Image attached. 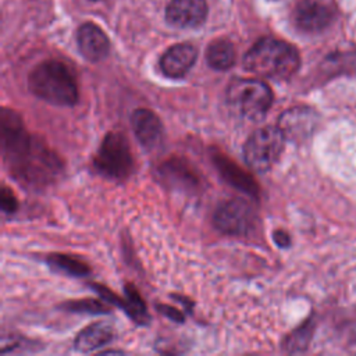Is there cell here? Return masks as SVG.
Returning a JSON list of instances; mask_svg holds the SVG:
<instances>
[{"label": "cell", "instance_id": "1", "mask_svg": "<svg viewBox=\"0 0 356 356\" xmlns=\"http://www.w3.org/2000/svg\"><path fill=\"white\" fill-rule=\"evenodd\" d=\"M0 131L1 156L14 179L31 188H42L58 177L63 170L61 161L26 131L14 110H1Z\"/></svg>", "mask_w": 356, "mask_h": 356}, {"label": "cell", "instance_id": "2", "mask_svg": "<svg viewBox=\"0 0 356 356\" xmlns=\"http://www.w3.org/2000/svg\"><path fill=\"white\" fill-rule=\"evenodd\" d=\"M300 65V57L291 43L263 38L257 40L245 54L243 67L249 72L271 79H288Z\"/></svg>", "mask_w": 356, "mask_h": 356}, {"label": "cell", "instance_id": "3", "mask_svg": "<svg viewBox=\"0 0 356 356\" xmlns=\"http://www.w3.org/2000/svg\"><path fill=\"white\" fill-rule=\"evenodd\" d=\"M28 86L36 97L54 106H74L79 97L74 74L57 60L38 64L29 74Z\"/></svg>", "mask_w": 356, "mask_h": 356}, {"label": "cell", "instance_id": "4", "mask_svg": "<svg viewBox=\"0 0 356 356\" xmlns=\"http://www.w3.org/2000/svg\"><path fill=\"white\" fill-rule=\"evenodd\" d=\"M227 102L239 115L260 120L273 104L270 86L256 78H236L227 88Z\"/></svg>", "mask_w": 356, "mask_h": 356}, {"label": "cell", "instance_id": "5", "mask_svg": "<svg viewBox=\"0 0 356 356\" xmlns=\"http://www.w3.org/2000/svg\"><path fill=\"white\" fill-rule=\"evenodd\" d=\"M95 168L106 178L125 181L134 172V154L127 136L121 132H108L102 140L93 159Z\"/></svg>", "mask_w": 356, "mask_h": 356}, {"label": "cell", "instance_id": "6", "mask_svg": "<svg viewBox=\"0 0 356 356\" xmlns=\"http://www.w3.org/2000/svg\"><path fill=\"white\" fill-rule=\"evenodd\" d=\"M285 140L286 138L278 125H266L256 129L243 145L246 164L257 172L268 171L278 161Z\"/></svg>", "mask_w": 356, "mask_h": 356}, {"label": "cell", "instance_id": "7", "mask_svg": "<svg viewBox=\"0 0 356 356\" xmlns=\"http://www.w3.org/2000/svg\"><path fill=\"white\" fill-rule=\"evenodd\" d=\"M256 213L245 199H229L221 203L213 216L214 227L227 235H246L254 228Z\"/></svg>", "mask_w": 356, "mask_h": 356}, {"label": "cell", "instance_id": "8", "mask_svg": "<svg viewBox=\"0 0 356 356\" xmlns=\"http://www.w3.org/2000/svg\"><path fill=\"white\" fill-rule=\"evenodd\" d=\"M293 22L295 25L307 33L321 32L328 28L334 18V8L320 0H300L293 10Z\"/></svg>", "mask_w": 356, "mask_h": 356}, {"label": "cell", "instance_id": "9", "mask_svg": "<svg viewBox=\"0 0 356 356\" xmlns=\"http://www.w3.org/2000/svg\"><path fill=\"white\" fill-rule=\"evenodd\" d=\"M159 178L167 188L178 191H196L200 186V177L191 164L179 157L165 160L159 167Z\"/></svg>", "mask_w": 356, "mask_h": 356}, {"label": "cell", "instance_id": "10", "mask_svg": "<svg viewBox=\"0 0 356 356\" xmlns=\"http://www.w3.org/2000/svg\"><path fill=\"white\" fill-rule=\"evenodd\" d=\"M286 139H306L317 125V114L309 107H292L281 114L278 124Z\"/></svg>", "mask_w": 356, "mask_h": 356}, {"label": "cell", "instance_id": "11", "mask_svg": "<svg viewBox=\"0 0 356 356\" xmlns=\"http://www.w3.org/2000/svg\"><path fill=\"white\" fill-rule=\"evenodd\" d=\"M207 4L204 0H172L165 8L167 22L177 28H195L204 22Z\"/></svg>", "mask_w": 356, "mask_h": 356}, {"label": "cell", "instance_id": "12", "mask_svg": "<svg viewBox=\"0 0 356 356\" xmlns=\"http://www.w3.org/2000/svg\"><path fill=\"white\" fill-rule=\"evenodd\" d=\"M213 163L216 165V170L227 184L236 188L238 191H242L243 193L253 199L259 196L257 182L249 172L241 168L235 161H232L222 153H216L213 154Z\"/></svg>", "mask_w": 356, "mask_h": 356}, {"label": "cell", "instance_id": "13", "mask_svg": "<svg viewBox=\"0 0 356 356\" xmlns=\"http://www.w3.org/2000/svg\"><path fill=\"white\" fill-rule=\"evenodd\" d=\"M197 50L191 43L171 46L160 58V68L168 78H182L195 64Z\"/></svg>", "mask_w": 356, "mask_h": 356}, {"label": "cell", "instance_id": "14", "mask_svg": "<svg viewBox=\"0 0 356 356\" xmlns=\"http://www.w3.org/2000/svg\"><path fill=\"white\" fill-rule=\"evenodd\" d=\"M131 124L139 143L146 149L156 147L163 138V124L149 108H136L132 113Z\"/></svg>", "mask_w": 356, "mask_h": 356}, {"label": "cell", "instance_id": "15", "mask_svg": "<svg viewBox=\"0 0 356 356\" xmlns=\"http://www.w3.org/2000/svg\"><path fill=\"white\" fill-rule=\"evenodd\" d=\"M78 47L81 54L89 61L103 60L110 50V42L106 33L95 24H83L78 29Z\"/></svg>", "mask_w": 356, "mask_h": 356}, {"label": "cell", "instance_id": "16", "mask_svg": "<svg viewBox=\"0 0 356 356\" xmlns=\"http://www.w3.org/2000/svg\"><path fill=\"white\" fill-rule=\"evenodd\" d=\"M113 330L106 323H95L83 328L75 338V349L79 352H92L108 343L113 339Z\"/></svg>", "mask_w": 356, "mask_h": 356}, {"label": "cell", "instance_id": "17", "mask_svg": "<svg viewBox=\"0 0 356 356\" xmlns=\"http://www.w3.org/2000/svg\"><path fill=\"white\" fill-rule=\"evenodd\" d=\"M206 61L214 70H229L235 64V49L232 43L225 39L210 43L206 50Z\"/></svg>", "mask_w": 356, "mask_h": 356}, {"label": "cell", "instance_id": "18", "mask_svg": "<svg viewBox=\"0 0 356 356\" xmlns=\"http://www.w3.org/2000/svg\"><path fill=\"white\" fill-rule=\"evenodd\" d=\"M47 264L51 270L71 277H85L90 273L89 266L82 259L72 254L53 253L47 257Z\"/></svg>", "mask_w": 356, "mask_h": 356}, {"label": "cell", "instance_id": "19", "mask_svg": "<svg viewBox=\"0 0 356 356\" xmlns=\"http://www.w3.org/2000/svg\"><path fill=\"white\" fill-rule=\"evenodd\" d=\"M122 309L138 324H147L149 314H147L146 305L140 298L139 292L132 285L125 286V300H124Z\"/></svg>", "mask_w": 356, "mask_h": 356}, {"label": "cell", "instance_id": "20", "mask_svg": "<svg viewBox=\"0 0 356 356\" xmlns=\"http://www.w3.org/2000/svg\"><path fill=\"white\" fill-rule=\"evenodd\" d=\"M313 327H314L313 321H306L305 324H302L299 328H296L286 337L284 342V348L288 352L305 350L313 337Z\"/></svg>", "mask_w": 356, "mask_h": 356}, {"label": "cell", "instance_id": "21", "mask_svg": "<svg viewBox=\"0 0 356 356\" xmlns=\"http://www.w3.org/2000/svg\"><path fill=\"white\" fill-rule=\"evenodd\" d=\"M63 309L72 313H90V314H100V313H108L110 307L104 305L100 300L93 299H82V300H72L65 302L61 305Z\"/></svg>", "mask_w": 356, "mask_h": 356}, {"label": "cell", "instance_id": "22", "mask_svg": "<svg viewBox=\"0 0 356 356\" xmlns=\"http://www.w3.org/2000/svg\"><path fill=\"white\" fill-rule=\"evenodd\" d=\"M0 199H1V210L4 213H14L17 210L18 202H17V197H15V195L13 193V191L10 188H7V186L1 188Z\"/></svg>", "mask_w": 356, "mask_h": 356}, {"label": "cell", "instance_id": "23", "mask_svg": "<svg viewBox=\"0 0 356 356\" xmlns=\"http://www.w3.org/2000/svg\"><path fill=\"white\" fill-rule=\"evenodd\" d=\"M157 309H159V312H160L161 314L167 316L168 318H171V320H174V321H179V323L184 321V316H182L181 312L177 310L175 307H171V306H168V305H157Z\"/></svg>", "mask_w": 356, "mask_h": 356}, {"label": "cell", "instance_id": "24", "mask_svg": "<svg viewBox=\"0 0 356 356\" xmlns=\"http://www.w3.org/2000/svg\"><path fill=\"white\" fill-rule=\"evenodd\" d=\"M273 239H274V242H275L278 246H281V248H288L289 243H291V238H289L288 232H285V231H282V229L274 231Z\"/></svg>", "mask_w": 356, "mask_h": 356}]
</instances>
